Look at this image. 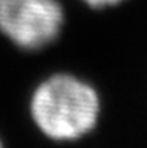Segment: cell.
Masks as SVG:
<instances>
[{"label": "cell", "instance_id": "obj_3", "mask_svg": "<svg viewBox=\"0 0 147 148\" xmlns=\"http://www.w3.org/2000/svg\"><path fill=\"white\" fill-rule=\"evenodd\" d=\"M87 6L93 10H103V8H111V6H117L125 0H81Z\"/></svg>", "mask_w": 147, "mask_h": 148}, {"label": "cell", "instance_id": "obj_1", "mask_svg": "<svg viewBox=\"0 0 147 148\" xmlns=\"http://www.w3.org/2000/svg\"><path fill=\"white\" fill-rule=\"evenodd\" d=\"M29 114L41 136L52 142H76L97 128L101 98L95 85L73 73H54L33 88Z\"/></svg>", "mask_w": 147, "mask_h": 148}, {"label": "cell", "instance_id": "obj_2", "mask_svg": "<svg viewBox=\"0 0 147 148\" xmlns=\"http://www.w3.org/2000/svg\"><path fill=\"white\" fill-rule=\"evenodd\" d=\"M63 25L65 10L59 0H0V33L21 51L46 49Z\"/></svg>", "mask_w": 147, "mask_h": 148}, {"label": "cell", "instance_id": "obj_4", "mask_svg": "<svg viewBox=\"0 0 147 148\" xmlns=\"http://www.w3.org/2000/svg\"><path fill=\"white\" fill-rule=\"evenodd\" d=\"M3 145V142H2V139H0V147H2Z\"/></svg>", "mask_w": 147, "mask_h": 148}]
</instances>
